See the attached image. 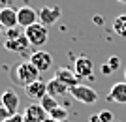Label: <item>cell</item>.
Instances as JSON below:
<instances>
[{"label": "cell", "instance_id": "cell-1", "mask_svg": "<svg viewBox=\"0 0 126 122\" xmlns=\"http://www.w3.org/2000/svg\"><path fill=\"white\" fill-rule=\"evenodd\" d=\"M40 69L34 66V64L30 62V60H25V62H19L13 66V69H11V79H13V83L19 86H28L32 85L34 81L40 79Z\"/></svg>", "mask_w": 126, "mask_h": 122}, {"label": "cell", "instance_id": "cell-29", "mask_svg": "<svg viewBox=\"0 0 126 122\" xmlns=\"http://www.w3.org/2000/svg\"><path fill=\"white\" fill-rule=\"evenodd\" d=\"M124 81H126V69H124Z\"/></svg>", "mask_w": 126, "mask_h": 122}, {"label": "cell", "instance_id": "cell-22", "mask_svg": "<svg viewBox=\"0 0 126 122\" xmlns=\"http://www.w3.org/2000/svg\"><path fill=\"white\" fill-rule=\"evenodd\" d=\"M10 117H11V113L8 111L6 107H2V105H0V122H6Z\"/></svg>", "mask_w": 126, "mask_h": 122}, {"label": "cell", "instance_id": "cell-4", "mask_svg": "<svg viewBox=\"0 0 126 122\" xmlns=\"http://www.w3.org/2000/svg\"><path fill=\"white\" fill-rule=\"evenodd\" d=\"M74 73L79 79H90L94 75V62L89 56H77L74 62Z\"/></svg>", "mask_w": 126, "mask_h": 122}, {"label": "cell", "instance_id": "cell-2", "mask_svg": "<svg viewBox=\"0 0 126 122\" xmlns=\"http://www.w3.org/2000/svg\"><path fill=\"white\" fill-rule=\"evenodd\" d=\"M25 36H26V40H28V43H30L32 47H42L49 40V30L42 23H34L32 27L25 28Z\"/></svg>", "mask_w": 126, "mask_h": 122}, {"label": "cell", "instance_id": "cell-18", "mask_svg": "<svg viewBox=\"0 0 126 122\" xmlns=\"http://www.w3.org/2000/svg\"><path fill=\"white\" fill-rule=\"evenodd\" d=\"M49 120H58V122H66L68 120V111L64 109V107L58 105L57 109H53L51 113H49Z\"/></svg>", "mask_w": 126, "mask_h": 122}, {"label": "cell", "instance_id": "cell-10", "mask_svg": "<svg viewBox=\"0 0 126 122\" xmlns=\"http://www.w3.org/2000/svg\"><path fill=\"white\" fill-rule=\"evenodd\" d=\"M28 47H30V43H28V40H26L25 34H23L21 38H15V40H6V41H4V49L13 51V53L26 54V53H28Z\"/></svg>", "mask_w": 126, "mask_h": 122}, {"label": "cell", "instance_id": "cell-16", "mask_svg": "<svg viewBox=\"0 0 126 122\" xmlns=\"http://www.w3.org/2000/svg\"><path fill=\"white\" fill-rule=\"evenodd\" d=\"M113 32L119 38H126V13L115 17V21H113Z\"/></svg>", "mask_w": 126, "mask_h": 122}, {"label": "cell", "instance_id": "cell-20", "mask_svg": "<svg viewBox=\"0 0 126 122\" xmlns=\"http://www.w3.org/2000/svg\"><path fill=\"white\" fill-rule=\"evenodd\" d=\"M98 117H100V120H102V122H115V120H113V113L107 111V109L100 111V113H98Z\"/></svg>", "mask_w": 126, "mask_h": 122}, {"label": "cell", "instance_id": "cell-26", "mask_svg": "<svg viewBox=\"0 0 126 122\" xmlns=\"http://www.w3.org/2000/svg\"><path fill=\"white\" fill-rule=\"evenodd\" d=\"M4 8H8V0H0V11L4 10Z\"/></svg>", "mask_w": 126, "mask_h": 122}, {"label": "cell", "instance_id": "cell-11", "mask_svg": "<svg viewBox=\"0 0 126 122\" xmlns=\"http://www.w3.org/2000/svg\"><path fill=\"white\" fill-rule=\"evenodd\" d=\"M0 105L6 107L11 115H15L17 109H19V96H17V92L4 90V92H2V98H0Z\"/></svg>", "mask_w": 126, "mask_h": 122}, {"label": "cell", "instance_id": "cell-19", "mask_svg": "<svg viewBox=\"0 0 126 122\" xmlns=\"http://www.w3.org/2000/svg\"><path fill=\"white\" fill-rule=\"evenodd\" d=\"M23 34H25V32H21L19 30V28H10V30H6V38H8V40H15V38H21Z\"/></svg>", "mask_w": 126, "mask_h": 122}, {"label": "cell", "instance_id": "cell-5", "mask_svg": "<svg viewBox=\"0 0 126 122\" xmlns=\"http://www.w3.org/2000/svg\"><path fill=\"white\" fill-rule=\"evenodd\" d=\"M23 118H25V122H47L49 113L40 103H30L23 113Z\"/></svg>", "mask_w": 126, "mask_h": 122}, {"label": "cell", "instance_id": "cell-23", "mask_svg": "<svg viewBox=\"0 0 126 122\" xmlns=\"http://www.w3.org/2000/svg\"><path fill=\"white\" fill-rule=\"evenodd\" d=\"M6 122H25V118H23L21 113H15V115H11V117L8 118Z\"/></svg>", "mask_w": 126, "mask_h": 122}, {"label": "cell", "instance_id": "cell-17", "mask_svg": "<svg viewBox=\"0 0 126 122\" xmlns=\"http://www.w3.org/2000/svg\"><path fill=\"white\" fill-rule=\"evenodd\" d=\"M40 105H42L47 113H51L53 109H57V107H58V100H57V98H53V96H49V94H45L42 100H40Z\"/></svg>", "mask_w": 126, "mask_h": 122}, {"label": "cell", "instance_id": "cell-6", "mask_svg": "<svg viewBox=\"0 0 126 122\" xmlns=\"http://www.w3.org/2000/svg\"><path fill=\"white\" fill-rule=\"evenodd\" d=\"M60 15H62V10H60L58 6H45V8H42V10L38 11L40 23H42V25H45V27L55 25V23L60 19Z\"/></svg>", "mask_w": 126, "mask_h": 122}, {"label": "cell", "instance_id": "cell-24", "mask_svg": "<svg viewBox=\"0 0 126 122\" xmlns=\"http://www.w3.org/2000/svg\"><path fill=\"white\" fill-rule=\"evenodd\" d=\"M102 73H104V75H109V73H113V71H111V68L107 66V62H105L104 66H102Z\"/></svg>", "mask_w": 126, "mask_h": 122}, {"label": "cell", "instance_id": "cell-8", "mask_svg": "<svg viewBox=\"0 0 126 122\" xmlns=\"http://www.w3.org/2000/svg\"><path fill=\"white\" fill-rule=\"evenodd\" d=\"M28 60H30L40 71H47V69L53 68V56H51V53H47V51H34Z\"/></svg>", "mask_w": 126, "mask_h": 122}, {"label": "cell", "instance_id": "cell-14", "mask_svg": "<svg viewBox=\"0 0 126 122\" xmlns=\"http://www.w3.org/2000/svg\"><path fill=\"white\" fill-rule=\"evenodd\" d=\"M55 79H58L60 83L68 86V88H74V86L79 85V77L74 73V69H66V68H60L57 69V73H55Z\"/></svg>", "mask_w": 126, "mask_h": 122}, {"label": "cell", "instance_id": "cell-9", "mask_svg": "<svg viewBox=\"0 0 126 122\" xmlns=\"http://www.w3.org/2000/svg\"><path fill=\"white\" fill-rule=\"evenodd\" d=\"M107 101H113V103H126V81L121 83H115L111 86V90L107 92Z\"/></svg>", "mask_w": 126, "mask_h": 122}, {"label": "cell", "instance_id": "cell-28", "mask_svg": "<svg viewBox=\"0 0 126 122\" xmlns=\"http://www.w3.org/2000/svg\"><path fill=\"white\" fill-rule=\"evenodd\" d=\"M117 2H121V4H126V0H117Z\"/></svg>", "mask_w": 126, "mask_h": 122}, {"label": "cell", "instance_id": "cell-13", "mask_svg": "<svg viewBox=\"0 0 126 122\" xmlns=\"http://www.w3.org/2000/svg\"><path fill=\"white\" fill-rule=\"evenodd\" d=\"M25 92H26L28 98H32V100H42L43 96L47 94V83L42 81V79H38V81H34L32 85L26 86Z\"/></svg>", "mask_w": 126, "mask_h": 122}, {"label": "cell", "instance_id": "cell-15", "mask_svg": "<svg viewBox=\"0 0 126 122\" xmlns=\"http://www.w3.org/2000/svg\"><path fill=\"white\" fill-rule=\"evenodd\" d=\"M66 92H70V88L64 83H60L58 79H55L53 77L51 81H47V94L53 96V98H60V96H64Z\"/></svg>", "mask_w": 126, "mask_h": 122}, {"label": "cell", "instance_id": "cell-12", "mask_svg": "<svg viewBox=\"0 0 126 122\" xmlns=\"http://www.w3.org/2000/svg\"><path fill=\"white\" fill-rule=\"evenodd\" d=\"M0 25H2V28H6V30L19 27L17 10H13V8H4V10L0 11Z\"/></svg>", "mask_w": 126, "mask_h": 122}, {"label": "cell", "instance_id": "cell-27", "mask_svg": "<svg viewBox=\"0 0 126 122\" xmlns=\"http://www.w3.org/2000/svg\"><path fill=\"white\" fill-rule=\"evenodd\" d=\"M102 21H104V19H102L100 15H96V17H94V23H96V25H102Z\"/></svg>", "mask_w": 126, "mask_h": 122}, {"label": "cell", "instance_id": "cell-31", "mask_svg": "<svg viewBox=\"0 0 126 122\" xmlns=\"http://www.w3.org/2000/svg\"><path fill=\"white\" fill-rule=\"evenodd\" d=\"M0 34H2V25H0Z\"/></svg>", "mask_w": 126, "mask_h": 122}, {"label": "cell", "instance_id": "cell-3", "mask_svg": "<svg viewBox=\"0 0 126 122\" xmlns=\"http://www.w3.org/2000/svg\"><path fill=\"white\" fill-rule=\"evenodd\" d=\"M70 96H72L74 100L85 103V105H92V103L98 101V92H96L94 88L87 86V85H77V86H74V88H70Z\"/></svg>", "mask_w": 126, "mask_h": 122}, {"label": "cell", "instance_id": "cell-7", "mask_svg": "<svg viewBox=\"0 0 126 122\" xmlns=\"http://www.w3.org/2000/svg\"><path fill=\"white\" fill-rule=\"evenodd\" d=\"M38 19H40L38 11L34 8H30V6H23V8L17 10V21H19V27H23V28L32 27L34 23H38Z\"/></svg>", "mask_w": 126, "mask_h": 122}, {"label": "cell", "instance_id": "cell-30", "mask_svg": "<svg viewBox=\"0 0 126 122\" xmlns=\"http://www.w3.org/2000/svg\"><path fill=\"white\" fill-rule=\"evenodd\" d=\"M47 122H58V120H47Z\"/></svg>", "mask_w": 126, "mask_h": 122}, {"label": "cell", "instance_id": "cell-21", "mask_svg": "<svg viewBox=\"0 0 126 122\" xmlns=\"http://www.w3.org/2000/svg\"><path fill=\"white\" fill-rule=\"evenodd\" d=\"M107 66L111 68V71H117V69L121 68V60H119V56H111V58H107Z\"/></svg>", "mask_w": 126, "mask_h": 122}, {"label": "cell", "instance_id": "cell-25", "mask_svg": "<svg viewBox=\"0 0 126 122\" xmlns=\"http://www.w3.org/2000/svg\"><path fill=\"white\" fill-rule=\"evenodd\" d=\"M90 122H102V120H100V117H98V113H96V115H92V117H90Z\"/></svg>", "mask_w": 126, "mask_h": 122}]
</instances>
